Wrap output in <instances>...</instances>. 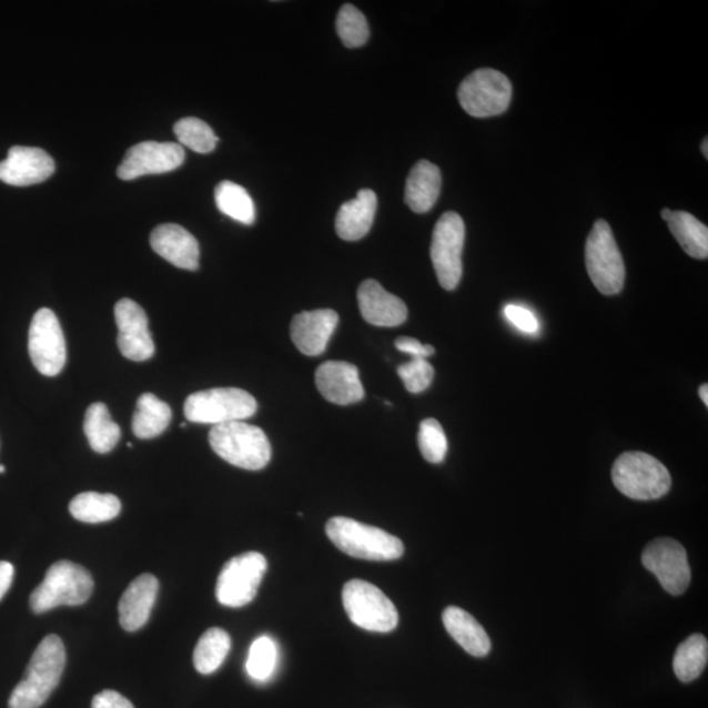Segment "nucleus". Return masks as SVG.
Listing matches in <instances>:
<instances>
[{
	"mask_svg": "<svg viewBox=\"0 0 708 708\" xmlns=\"http://www.w3.org/2000/svg\"><path fill=\"white\" fill-rule=\"evenodd\" d=\"M397 374L404 387L411 394H421L431 386L435 378V368L425 358H412L408 363L397 367Z\"/></svg>",
	"mask_w": 708,
	"mask_h": 708,
	"instance_id": "c9c22d12",
	"label": "nucleus"
},
{
	"mask_svg": "<svg viewBox=\"0 0 708 708\" xmlns=\"http://www.w3.org/2000/svg\"><path fill=\"white\" fill-rule=\"evenodd\" d=\"M151 247L159 256L180 270L198 271L200 245L190 231L175 223L158 226L150 236Z\"/></svg>",
	"mask_w": 708,
	"mask_h": 708,
	"instance_id": "aec40b11",
	"label": "nucleus"
},
{
	"mask_svg": "<svg viewBox=\"0 0 708 708\" xmlns=\"http://www.w3.org/2000/svg\"><path fill=\"white\" fill-rule=\"evenodd\" d=\"M336 31L344 45L351 49L365 45L371 36L364 13L353 4H344L338 11Z\"/></svg>",
	"mask_w": 708,
	"mask_h": 708,
	"instance_id": "72a5a7b5",
	"label": "nucleus"
},
{
	"mask_svg": "<svg viewBox=\"0 0 708 708\" xmlns=\"http://www.w3.org/2000/svg\"><path fill=\"white\" fill-rule=\"evenodd\" d=\"M699 396L700 399H702V402L706 404V406H708V386L706 385V383L705 385L699 387Z\"/></svg>",
	"mask_w": 708,
	"mask_h": 708,
	"instance_id": "a19ab883",
	"label": "nucleus"
},
{
	"mask_svg": "<svg viewBox=\"0 0 708 708\" xmlns=\"http://www.w3.org/2000/svg\"><path fill=\"white\" fill-rule=\"evenodd\" d=\"M67 651L60 637L49 635L36 648L26 671V677L13 689L9 708H39L52 696L60 684Z\"/></svg>",
	"mask_w": 708,
	"mask_h": 708,
	"instance_id": "f257e3e1",
	"label": "nucleus"
},
{
	"mask_svg": "<svg viewBox=\"0 0 708 708\" xmlns=\"http://www.w3.org/2000/svg\"><path fill=\"white\" fill-rule=\"evenodd\" d=\"M315 383L324 399L338 406H350L365 397L358 368L344 361H327L317 367Z\"/></svg>",
	"mask_w": 708,
	"mask_h": 708,
	"instance_id": "f3484780",
	"label": "nucleus"
},
{
	"mask_svg": "<svg viewBox=\"0 0 708 708\" xmlns=\"http://www.w3.org/2000/svg\"><path fill=\"white\" fill-rule=\"evenodd\" d=\"M185 161L182 144L175 142L146 141L128 150L118 169L121 180H134L146 175H159L176 170Z\"/></svg>",
	"mask_w": 708,
	"mask_h": 708,
	"instance_id": "4468645a",
	"label": "nucleus"
},
{
	"mask_svg": "<svg viewBox=\"0 0 708 708\" xmlns=\"http://www.w3.org/2000/svg\"><path fill=\"white\" fill-rule=\"evenodd\" d=\"M458 100L461 107L473 118H493L508 110L512 83L500 71L479 69L461 83Z\"/></svg>",
	"mask_w": 708,
	"mask_h": 708,
	"instance_id": "1a4fd4ad",
	"label": "nucleus"
},
{
	"mask_svg": "<svg viewBox=\"0 0 708 708\" xmlns=\"http://www.w3.org/2000/svg\"><path fill=\"white\" fill-rule=\"evenodd\" d=\"M614 486L633 500H656L671 487L668 468L659 459L643 452H628L616 461L611 469Z\"/></svg>",
	"mask_w": 708,
	"mask_h": 708,
	"instance_id": "20e7f679",
	"label": "nucleus"
},
{
	"mask_svg": "<svg viewBox=\"0 0 708 708\" xmlns=\"http://www.w3.org/2000/svg\"><path fill=\"white\" fill-rule=\"evenodd\" d=\"M357 300L361 315L373 326L396 327L407 321L406 303L385 291L378 281H364L358 287Z\"/></svg>",
	"mask_w": 708,
	"mask_h": 708,
	"instance_id": "a211bd4d",
	"label": "nucleus"
},
{
	"mask_svg": "<svg viewBox=\"0 0 708 708\" xmlns=\"http://www.w3.org/2000/svg\"><path fill=\"white\" fill-rule=\"evenodd\" d=\"M343 605L352 623L366 631L392 633L399 624V614L392 599L371 583H346L343 588Z\"/></svg>",
	"mask_w": 708,
	"mask_h": 708,
	"instance_id": "6e6552de",
	"label": "nucleus"
},
{
	"mask_svg": "<svg viewBox=\"0 0 708 708\" xmlns=\"http://www.w3.org/2000/svg\"><path fill=\"white\" fill-rule=\"evenodd\" d=\"M93 590L92 576L75 563L61 560L48 569L45 579L33 590L29 604L36 614L58 606H79L89 601Z\"/></svg>",
	"mask_w": 708,
	"mask_h": 708,
	"instance_id": "39448f33",
	"label": "nucleus"
},
{
	"mask_svg": "<svg viewBox=\"0 0 708 708\" xmlns=\"http://www.w3.org/2000/svg\"><path fill=\"white\" fill-rule=\"evenodd\" d=\"M115 324L119 327L118 344L122 356L143 363L154 356L155 345L149 330V320L139 303L124 299L115 303Z\"/></svg>",
	"mask_w": 708,
	"mask_h": 708,
	"instance_id": "2eb2a0df",
	"label": "nucleus"
},
{
	"mask_svg": "<svg viewBox=\"0 0 708 708\" xmlns=\"http://www.w3.org/2000/svg\"><path fill=\"white\" fill-rule=\"evenodd\" d=\"M417 443L425 461L431 462V464H441L445 459L447 438L443 425L436 418H425L422 422Z\"/></svg>",
	"mask_w": 708,
	"mask_h": 708,
	"instance_id": "f704fd0d",
	"label": "nucleus"
},
{
	"mask_svg": "<svg viewBox=\"0 0 708 708\" xmlns=\"http://www.w3.org/2000/svg\"><path fill=\"white\" fill-rule=\"evenodd\" d=\"M29 356L36 368L47 377H55L67 364V341L57 315L50 309L34 314L28 338Z\"/></svg>",
	"mask_w": 708,
	"mask_h": 708,
	"instance_id": "f8f14e48",
	"label": "nucleus"
},
{
	"mask_svg": "<svg viewBox=\"0 0 708 708\" xmlns=\"http://www.w3.org/2000/svg\"><path fill=\"white\" fill-rule=\"evenodd\" d=\"M585 264L591 283L605 295L623 292L626 269L609 223L598 220L585 244Z\"/></svg>",
	"mask_w": 708,
	"mask_h": 708,
	"instance_id": "0eeeda50",
	"label": "nucleus"
},
{
	"mask_svg": "<svg viewBox=\"0 0 708 708\" xmlns=\"http://www.w3.org/2000/svg\"><path fill=\"white\" fill-rule=\"evenodd\" d=\"M91 708H134V706L118 691L104 690L93 698Z\"/></svg>",
	"mask_w": 708,
	"mask_h": 708,
	"instance_id": "58836bf2",
	"label": "nucleus"
},
{
	"mask_svg": "<svg viewBox=\"0 0 708 708\" xmlns=\"http://www.w3.org/2000/svg\"><path fill=\"white\" fill-rule=\"evenodd\" d=\"M441 171L436 164L421 161L411 170L406 183V204L412 212L424 214L435 206L441 191Z\"/></svg>",
	"mask_w": 708,
	"mask_h": 708,
	"instance_id": "b1692460",
	"label": "nucleus"
},
{
	"mask_svg": "<svg viewBox=\"0 0 708 708\" xmlns=\"http://www.w3.org/2000/svg\"><path fill=\"white\" fill-rule=\"evenodd\" d=\"M465 222L454 212L441 215L433 230L431 257L438 283L445 291H454L462 279V252L465 245Z\"/></svg>",
	"mask_w": 708,
	"mask_h": 708,
	"instance_id": "9b49d317",
	"label": "nucleus"
},
{
	"mask_svg": "<svg viewBox=\"0 0 708 708\" xmlns=\"http://www.w3.org/2000/svg\"><path fill=\"white\" fill-rule=\"evenodd\" d=\"M670 213H671L670 209H668V208L664 209V211L661 212V219L664 221H667L668 216L670 215Z\"/></svg>",
	"mask_w": 708,
	"mask_h": 708,
	"instance_id": "37998d69",
	"label": "nucleus"
},
{
	"mask_svg": "<svg viewBox=\"0 0 708 708\" xmlns=\"http://www.w3.org/2000/svg\"><path fill=\"white\" fill-rule=\"evenodd\" d=\"M269 563L260 553H245L230 559L216 580L215 596L229 608H243L254 601Z\"/></svg>",
	"mask_w": 708,
	"mask_h": 708,
	"instance_id": "9d476101",
	"label": "nucleus"
},
{
	"mask_svg": "<svg viewBox=\"0 0 708 708\" xmlns=\"http://www.w3.org/2000/svg\"><path fill=\"white\" fill-rule=\"evenodd\" d=\"M279 651L276 643L270 637H260L250 647L247 663L249 676L252 680L264 682L270 680L277 667Z\"/></svg>",
	"mask_w": 708,
	"mask_h": 708,
	"instance_id": "473e14b6",
	"label": "nucleus"
},
{
	"mask_svg": "<svg viewBox=\"0 0 708 708\" xmlns=\"http://www.w3.org/2000/svg\"><path fill=\"white\" fill-rule=\"evenodd\" d=\"M214 199L219 211L230 219L252 225L256 220V208L250 193L240 184L222 182L215 188Z\"/></svg>",
	"mask_w": 708,
	"mask_h": 708,
	"instance_id": "c756f323",
	"label": "nucleus"
},
{
	"mask_svg": "<svg viewBox=\"0 0 708 708\" xmlns=\"http://www.w3.org/2000/svg\"><path fill=\"white\" fill-rule=\"evenodd\" d=\"M504 314L507 316V320L513 324V326L525 332V334H536L538 331L539 326L537 317L530 312V310L523 306L508 305L504 309Z\"/></svg>",
	"mask_w": 708,
	"mask_h": 708,
	"instance_id": "e433bc0d",
	"label": "nucleus"
},
{
	"mask_svg": "<svg viewBox=\"0 0 708 708\" xmlns=\"http://www.w3.org/2000/svg\"><path fill=\"white\" fill-rule=\"evenodd\" d=\"M55 164L47 151L39 148L13 146L9 156L0 162V180L13 186H28L45 182L53 175Z\"/></svg>",
	"mask_w": 708,
	"mask_h": 708,
	"instance_id": "dca6fc26",
	"label": "nucleus"
},
{
	"mask_svg": "<svg viewBox=\"0 0 708 708\" xmlns=\"http://www.w3.org/2000/svg\"><path fill=\"white\" fill-rule=\"evenodd\" d=\"M338 315L334 310L323 309L302 312L293 317L291 337L299 351L306 356H320L326 351L337 327Z\"/></svg>",
	"mask_w": 708,
	"mask_h": 708,
	"instance_id": "6ab92c4d",
	"label": "nucleus"
},
{
	"mask_svg": "<svg viewBox=\"0 0 708 708\" xmlns=\"http://www.w3.org/2000/svg\"><path fill=\"white\" fill-rule=\"evenodd\" d=\"M708 660V643L704 635L695 634L678 646L674 669L678 680L691 682L704 674Z\"/></svg>",
	"mask_w": 708,
	"mask_h": 708,
	"instance_id": "7c9ffc66",
	"label": "nucleus"
},
{
	"mask_svg": "<svg viewBox=\"0 0 708 708\" xmlns=\"http://www.w3.org/2000/svg\"><path fill=\"white\" fill-rule=\"evenodd\" d=\"M326 533L332 544L352 558L390 562L402 558L403 542L378 527L346 517L331 518Z\"/></svg>",
	"mask_w": 708,
	"mask_h": 708,
	"instance_id": "f03ea898",
	"label": "nucleus"
},
{
	"mask_svg": "<svg viewBox=\"0 0 708 708\" xmlns=\"http://www.w3.org/2000/svg\"><path fill=\"white\" fill-rule=\"evenodd\" d=\"M377 204V194L372 190H361L356 199L344 202L335 221L338 237L346 242L363 240L373 226Z\"/></svg>",
	"mask_w": 708,
	"mask_h": 708,
	"instance_id": "4be33fe9",
	"label": "nucleus"
},
{
	"mask_svg": "<svg viewBox=\"0 0 708 708\" xmlns=\"http://www.w3.org/2000/svg\"><path fill=\"white\" fill-rule=\"evenodd\" d=\"M395 346L397 351L402 353H407L412 358H425L433 356L436 353L435 348L432 345H424L421 342L416 341V338L412 337H399L395 342Z\"/></svg>",
	"mask_w": 708,
	"mask_h": 708,
	"instance_id": "4c0bfd02",
	"label": "nucleus"
},
{
	"mask_svg": "<svg viewBox=\"0 0 708 708\" xmlns=\"http://www.w3.org/2000/svg\"><path fill=\"white\" fill-rule=\"evenodd\" d=\"M6 473V467L3 465H0V474H4Z\"/></svg>",
	"mask_w": 708,
	"mask_h": 708,
	"instance_id": "c03bdc74",
	"label": "nucleus"
},
{
	"mask_svg": "<svg viewBox=\"0 0 708 708\" xmlns=\"http://www.w3.org/2000/svg\"><path fill=\"white\" fill-rule=\"evenodd\" d=\"M176 139L182 144L199 154H209L216 146V139L213 129L196 118H186L176 122L173 127Z\"/></svg>",
	"mask_w": 708,
	"mask_h": 708,
	"instance_id": "2f4dec72",
	"label": "nucleus"
},
{
	"mask_svg": "<svg viewBox=\"0 0 708 708\" xmlns=\"http://www.w3.org/2000/svg\"><path fill=\"white\" fill-rule=\"evenodd\" d=\"M159 581L155 576L144 574L129 585L119 604L120 625L125 631L140 630L148 624L155 604Z\"/></svg>",
	"mask_w": 708,
	"mask_h": 708,
	"instance_id": "412c9836",
	"label": "nucleus"
},
{
	"mask_svg": "<svg viewBox=\"0 0 708 708\" xmlns=\"http://www.w3.org/2000/svg\"><path fill=\"white\" fill-rule=\"evenodd\" d=\"M443 623L452 638L475 657L487 656L490 651V639L483 626L472 614L457 606H449L443 613Z\"/></svg>",
	"mask_w": 708,
	"mask_h": 708,
	"instance_id": "5701e85b",
	"label": "nucleus"
},
{
	"mask_svg": "<svg viewBox=\"0 0 708 708\" xmlns=\"http://www.w3.org/2000/svg\"><path fill=\"white\" fill-rule=\"evenodd\" d=\"M69 509L78 522L101 524L120 515L121 502L111 494L83 493L72 498Z\"/></svg>",
	"mask_w": 708,
	"mask_h": 708,
	"instance_id": "cd10ccee",
	"label": "nucleus"
},
{
	"mask_svg": "<svg viewBox=\"0 0 708 708\" xmlns=\"http://www.w3.org/2000/svg\"><path fill=\"white\" fill-rule=\"evenodd\" d=\"M14 576V568L9 562H0V599L4 597L11 588Z\"/></svg>",
	"mask_w": 708,
	"mask_h": 708,
	"instance_id": "ea45409f",
	"label": "nucleus"
},
{
	"mask_svg": "<svg viewBox=\"0 0 708 708\" xmlns=\"http://www.w3.org/2000/svg\"><path fill=\"white\" fill-rule=\"evenodd\" d=\"M700 149H702V153L705 158L707 159L708 158V140L707 139H705V141L702 142V148Z\"/></svg>",
	"mask_w": 708,
	"mask_h": 708,
	"instance_id": "79ce46f5",
	"label": "nucleus"
},
{
	"mask_svg": "<svg viewBox=\"0 0 708 708\" xmlns=\"http://www.w3.org/2000/svg\"><path fill=\"white\" fill-rule=\"evenodd\" d=\"M231 648L230 635L220 627H212L202 635L194 648V668L201 675H212L225 661Z\"/></svg>",
	"mask_w": 708,
	"mask_h": 708,
	"instance_id": "c85d7f7f",
	"label": "nucleus"
},
{
	"mask_svg": "<svg viewBox=\"0 0 708 708\" xmlns=\"http://www.w3.org/2000/svg\"><path fill=\"white\" fill-rule=\"evenodd\" d=\"M172 411L168 403L159 399L154 394H142L133 416V432L135 437L150 439L161 436L169 428Z\"/></svg>",
	"mask_w": 708,
	"mask_h": 708,
	"instance_id": "393cba45",
	"label": "nucleus"
},
{
	"mask_svg": "<svg viewBox=\"0 0 708 708\" xmlns=\"http://www.w3.org/2000/svg\"><path fill=\"white\" fill-rule=\"evenodd\" d=\"M257 402L250 393L236 387L204 390L186 397L188 422L221 425L243 422L256 414Z\"/></svg>",
	"mask_w": 708,
	"mask_h": 708,
	"instance_id": "423d86ee",
	"label": "nucleus"
},
{
	"mask_svg": "<svg viewBox=\"0 0 708 708\" xmlns=\"http://www.w3.org/2000/svg\"><path fill=\"white\" fill-rule=\"evenodd\" d=\"M641 562L669 595L680 596L689 588L691 570L688 554L680 542L671 538L655 539L643 552Z\"/></svg>",
	"mask_w": 708,
	"mask_h": 708,
	"instance_id": "ddd939ff",
	"label": "nucleus"
},
{
	"mask_svg": "<svg viewBox=\"0 0 708 708\" xmlns=\"http://www.w3.org/2000/svg\"><path fill=\"white\" fill-rule=\"evenodd\" d=\"M209 443L223 461L251 472L264 468L272 458L271 443L264 431L244 422L214 425Z\"/></svg>",
	"mask_w": 708,
	"mask_h": 708,
	"instance_id": "7ed1b4c3",
	"label": "nucleus"
},
{
	"mask_svg": "<svg viewBox=\"0 0 708 708\" xmlns=\"http://www.w3.org/2000/svg\"><path fill=\"white\" fill-rule=\"evenodd\" d=\"M668 227L682 250L691 257L706 260L708 256V229L695 215L671 211Z\"/></svg>",
	"mask_w": 708,
	"mask_h": 708,
	"instance_id": "bb28decb",
	"label": "nucleus"
},
{
	"mask_svg": "<svg viewBox=\"0 0 708 708\" xmlns=\"http://www.w3.org/2000/svg\"><path fill=\"white\" fill-rule=\"evenodd\" d=\"M84 433L92 451L107 454L114 449L121 438V429L104 403H93L87 408Z\"/></svg>",
	"mask_w": 708,
	"mask_h": 708,
	"instance_id": "a878e982",
	"label": "nucleus"
}]
</instances>
